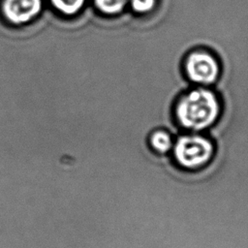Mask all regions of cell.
<instances>
[{"label":"cell","mask_w":248,"mask_h":248,"mask_svg":"<svg viewBox=\"0 0 248 248\" xmlns=\"http://www.w3.org/2000/svg\"><path fill=\"white\" fill-rule=\"evenodd\" d=\"M44 8L43 0H1L0 12L4 19L15 26L36 19Z\"/></svg>","instance_id":"cell-4"},{"label":"cell","mask_w":248,"mask_h":248,"mask_svg":"<svg viewBox=\"0 0 248 248\" xmlns=\"http://www.w3.org/2000/svg\"><path fill=\"white\" fill-rule=\"evenodd\" d=\"M97 11L106 16H118L128 6V0H92Z\"/></svg>","instance_id":"cell-7"},{"label":"cell","mask_w":248,"mask_h":248,"mask_svg":"<svg viewBox=\"0 0 248 248\" xmlns=\"http://www.w3.org/2000/svg\"><path fill=\"white\" fill-rule=\"evenodd\" d=\"M87 0H48L51 7L60 15L74 16L84 7Z\"/></svg>","instance_id":"cell-6"},{"label":"cell","mask_w":248,"mask_h":248,"mask_svg":"<svg viewBox=\"0 0 248 248\" xmlns=\"http://www.w3.org/2000/svg\"><path fill=\"white\" fill-rule=\"evenodd\" d=\"M158 0H128V6L137 16L150 15L156 9Z\"/></svg>","instance_id":"cell-8"},{"label":"cell","mask_w":248,"mask_h":248,"mask_svg":"<svg viewBox=\"0 0 248 248\" xmlns=\"http://www.w3.org/2000/svg\"><path fill=\"white\" fill-rule=\"evenodd\" d=\"M216 146L206 133L182 132L174 139L170 152L174 164L185 170H199L214 157Z\"/></svg>","instance_id":"cell-2"},{"label":"cell","mask_w":248,"mask_h":248,"mask_svg":"<svg viewBox=\"0 0 248 248\" xmlns=\"http://www.w3.org/2000/svg\"><path fill=\"white\" fill-rule=\"evenodd\" d=\"M183 73L192 85L212 87L221 75V64L216 55L206 48L190 50L183 59Z\"/></svg>","instance_id":"cell-3"},{"label":"cell","mask_w":248,"mask_h":248,"mask_svg":"<svg viewBox=\"0 0 248 248\" xmlns=\"http://www.w3.org/2000/svg\"><path fill=\"white\" fill-rule=\"evenodd\" d=\"M175 137L165 128H155L146 137L149 149L158 155L170 154Z\"/></svg>","instance_id":"cell-5"},{"label":"cell","mask_w":248,"mask_h":248,"mask_svg":"<svg viewBox=\"0 0 248 248\" xmlns=\"http://www.w3.org/2000/svg\"><path fill=\"white\" fill-rule=\"evenodd\" d=\"M223 106L212 87L193 85L173 105V117L182 132L205 133L218 121Z\"/></svg>","instance_id":"cell-1"}]
</instances>
